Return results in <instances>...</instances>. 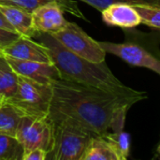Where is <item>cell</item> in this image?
<instances>
[{"label": "cell", "mask_w": 160, "mask_h": 160, "mask_svg": "<svg viewBox=\"0 0 160 160\" xmlns=\"http://www.w3.org/2000/svg\"><path fill=\"white\" fill-rule=\"evenodd\" d=\"M48 118L68 117L97 136L124 130L126 116L135 101L64 79L51 82Z\"/></svg>", "instance_id": "6da1fadb"}, {"label": "cell", "mask_w": 160, "mask_h": 160, "mask_svg": "<svg viewBox=\"0 0 160 160\" xmlns=\"http://www.w3.org/2000/svg\"><path fill=\"white\" fill-rule=\"evenodd\" d=\"M36 37L47 48L52 63L59 72L60 79L100 89L136 103L147 98L146 92L135 90L120 82L105 61L94 63L83 59L68 51L50 34L39 33Z\"/></svg>", "instance_id": "7a4b0ae2"}, {"label": "cell", "mask_w": 160, "mask_h": 160, "mask_svg": "<svg viewBox=\"0 0 160 160\" xmlns=\"http://www.w3.org/2000/svg\"><path fill=\"white\" fill-rule=\"evenodd\" d=\"M50 121L53 126V142L51 152L47 155V158L81 160L90 140L95 135L68 117Z\"/></svg>", "instance_id": "3957f363"}, {"label": "cell", "mask_w": 160, "mask_h": 160, "mask_svg": "<svg viewBox=\"0 0 160 160\" xmlns=\"http://www.w3.org/2000/svg\"><path fill=\"white\" fill-rule=\"evenodd\" d=\"M52 100L51 84L38 83L19 76L15 94L5 102L12 105L21 116L47 118Z\"/></svg>", "instance_id": "277c9868"}, {"label": "cell", "mask_w": 160, "mask_h": 160, "mask_svg": "<svg viewBox=\"0 0 160 160\" xmlns=\"http://www.w3.org/2000/svg\"><path fill=\"white\" fill-rule=\"evenodd\" d=\"M52 36L68 51L94 63L105 61L106 52L98 41L89 37L75 22H68L67 25Z\"/></svg>", "instance_id": "5b68a950"}, {"label": "cell", "mask_w": 160, "mask_h": 160, "mask_svg": "<svg viewBox=\"0 0 160 160\" xmlns=\"http://www.w3.org/2000/svg\"><path fill=\"white\" fill-rule=\"evenodd\" d=\"M15 137L23 148V156L34 149H42L49 154L53 142V126L48 117L22 116Z\"/></svg>", "instance_id": "8992f818"}, {"label": "cell", "mask_w": 160, "mask_h": 160, "mask_svg": "<svg viewBox=\"0 0 160 160\" xmlns=\"http://www.w3.org/2000/svg\"><path fill=\"white\" fill-rule=\"evenodd\" d=\"M100 47L106 53L118 56L131 66L146 68L160 74V63L158 58L148 51L134 43H113L108 41H98Z\"/></svg>", "instance_id": "52a82bcc"}, {"label": "cell", "mask_w": 160, "mask_h": 160, "mask_svg": "<svg viewBox=\"0 0 160 160\" xmlns=\"http://www.w3.org/2000/svg\"><path fill=\"white\" fill-rule=\"evenodd\" d=\"M4 58L17 75L38 83L50 85L52 82L60 79L59 72L52 63L19 60L8 56H4Z\"/></svg>", "instance_id": "ba28073f"}, {"label": "cell", "mask_w": 160, "mask_h": 160, "mask_svg": "<svg viewBox=\"0 0 160 160\" xmlns=\"http://www.w3.org/2000/svg\"><path fill=\"white\" fill-rule=\"evenodd\" d=\"M62 7L56 2H50L31 12L32 25L35 32L53 34L64 28L68 21L64 17Z\"/></svg>", "instance_id": "9c48e42d"}, {"label": "cell", "mask_w": 160, "mask_h": 160, "mask_svg": "<svg viewBox=\"0 0 160 160\" xmlns=\"http://www.w3.org/2000/svg\"><path fill=\"white\" fill-rule=\"evenodd\" d=\"M4 56L19 60L52 63L47 48L41 43L33 40V38L21 36L17 40L1 50Z\"/></svg>", "instance_id": "30bf717a"}, {"label": "cell", "mask_w": 160, "mask_h": 160, "mask_svg": "<svg viewBox=\"0 0 160 160\" xmlns=\"http://www.w3.org/2000/svg\"><path fill=\"white\" fill-rule=\"evenodd\" d=\"M103 21L112 26L133 28L141 24V19L134 7L129 4H112L101 10Z\"/></svg>", "instance_id": "8fae6325"}, {"label": "cell", "mask_w": 160, "mask_h": 160, "mask_svg": "<svg viewBox=\"0 0 160 160\" xmlns=\"http://www.w3.org/2000/svg\"><path fill=\"white\" fill-rule=\"evenodd\" d=\"M0 11L8 23L21 36L35 38L37 33L32 25L31 13L15 6L0 4Z\"/></svg>", "instance_id": "7c38bea8"}, {"label": "cell", "mask_w": 160, "mask_h": 160, "mask_svg": "<svg viewBox=\"0 0 160 160\" xmlns=\"http://www.w3.org/2000/svg\"><path fill=\"white\" fill-rule=\"evenodd\" d=\"M50 2H56L62 7L63 10L68 11L73 15L84 19V16L82 14V12L79 10L78 7L74 4L72 0H0V4L15 6L30 13L38 7L48 4Z\"/></svg>", "instance_id": "4fadbf2b"}, {"label": "cell", "mask_w": 160, "mask_h": 160, "mask_svg": "<svg viewBox=\"0 0 160 160\" xmlns=\"http://www.w3.org/2000/svg\"><path fill=\"white\" fill-rule=\"evenodd\" d=\"M81 160H118L108 142L102 136H93Z\"/></svg>", "instance_id": "5bb4252c"}, {"label": "cell", "mask_w": 160, "mask_h": 160, "mask_svg": "<svg viewBox=\"0 0 160 160\" xmlns=\"http://www.w3.org/2000/svg\"><path fill=\"white\" fill-rule=\"evenodd\" d=\"M21 117L12 105L4 102L0 106V134L15 137Z\"/></svg>", "instance_id": "9a60e30c"}, {"label": "cell", "mask_w": 160, "mask_h": 160, "mask_svg": "<svg viewBox=\"0 0 160 160\" xmlns=\"http://www.w3.org/2000/svg\"><path fill=\"white\" fill-rule=\"evenodd\" d=\"M110 144L118 160H127L130 154V136L124 130L102 136Z\"/></svg>", "instance_id": "2e32d148"}, {"label": "cell", "mask_w": 160, "mask_h": 160, "mask_svg": "<svg viewBox=\"0 0 160 160\" xmlns=\"http://www.w3.org/2000/svg\"><path fill=\"white\" fill-rule=\"evenodd\" d=\"M18 75L7 61L0 67V98L5 101L11 98L17 90Z\"/></svg>", "instance_id": "e0dca14e"}, {"label": "cell", "mask_w": 160, "mask_h": 160, "mask_svg": "<svg viewBox=\"0 0 160 160\" xmlns=\"http://www.w3.org/2000/svg\"><path fill=\"white\" fill-rule=\"evenodd\" d=\"M23 148L16 137L0 134V160H22Z\"/></svg>", "instance_id": "ac0fdd59"}, {"label": "cell", "mask_w": 160, "mask_h": 160, "mask_svg": "<svg viewBox=\"0 0 160 160\" xmlns=\"http://www.w3.org/2000/svg\"><path fill=\"white\" fill-rule=\"evenodd\" d=\"M137 11L141 23L148 25L155 29L160 27V7L148 4H139L133 6Z\"/></svg>", "instance_id": "d6986e66"}, {"label": "cell", "mask_w": 160, "mask_h": 160, "mask_svg": "<svg viewBox=\"0 0 160 160\" xmlns=\"http://www.w3.org/2000/svg\"><path fill=\"white\" fill-rule=\"evenodd\" d=\"M82 2H84L98 10L101 11L107 7L112 5V4H117V3H125V4H129L131 6L134 5H139V4H148V5H155V6H159L160 0H80Z\"/></svg>", "instance_id": "ffe728a7"}, {"label": "cell", "mask_w": 160, "mask_h": 160, "mask_svg": "<svg viewBox=\"0 0 160 160\" xmlns=\"http://www.w3.org/2000/svg\"><path fill=\"white\" fill-rule=\"evenodd\" d=\"M20 37L21 35L17 32H13L0 27V52L1 50L10 45L12 42L17 40Z\"/></svg>", "instance_id": "44dd1931"}, {"label": "cell", "mask_w": 160, "mask_h": 160, "mask_svg": "<svg viewBox=\"0 0 160 160\" xmlns=\"http://www.w3.org/2000/svg\"><path fill=\"white\" fill-rule=\"evenodd\" d=\"M48 153L42 149H34L23 156L22 160H45Z\"/></svg>", "instance_id": "7402d4cb"}, {"label": "cell", "mask_w": 160, "mask_h": 160, "mask_svg": "<svg viewBox=\"0 0 160 160\" xmlns=\"http://www.w3.org/2000/svg\"><path fill=\"white\" fill-rule=\"evenodd\" d=\"M0 27L1 28H4V29H8V30H10V31H13V32H16L14 30V28L8 23V22L6 20L5 16L2 14V12L0 11Z\"/></svg>", "instance_id": "603a6c76"}, {"label": "cell", "mask_w": 160, "mask_h": 160, "mask_svg": "<svg viewBox=\"0 0 160 160\" xmlns=\"http://www.w3.org/2000/svg\"><path fill=\"white\" fill-rule=\"evenodd\" d=\"M5 62H6V60H5V58H4L3 54H1V53H0V67H1Z\"/></svg>", "instance_id": "cb8c5ba5"}, {"label": "cell", "mask_w": 160, "mask_h": 160, "mask_svg": "<svg viewBox=\"0 0 160 160\" xmlns=\"http://www.w3.org/2000/svg\"><path fill=\"white\" fill-rule=\"evenodd\" d=\"M4 102H5V100H4L3 98H0V106H1Z\"/></svg>", "instance_id": "d4e9b609"}, {"label": "cell", "mask_w": 160, "mask_h": 160, "mask_svg": "<svg viewBox=\"0 0 160 160\" xmlns=\"http://www.w3.org/2000/svg\"><path fill=\"white\" fill-rule=\"evenodd\" d=\"M0 53H1V52H0ZM1 54H2V53H1Z\"/></svg>", "instance_id": "484cf974"}]
</instances>
